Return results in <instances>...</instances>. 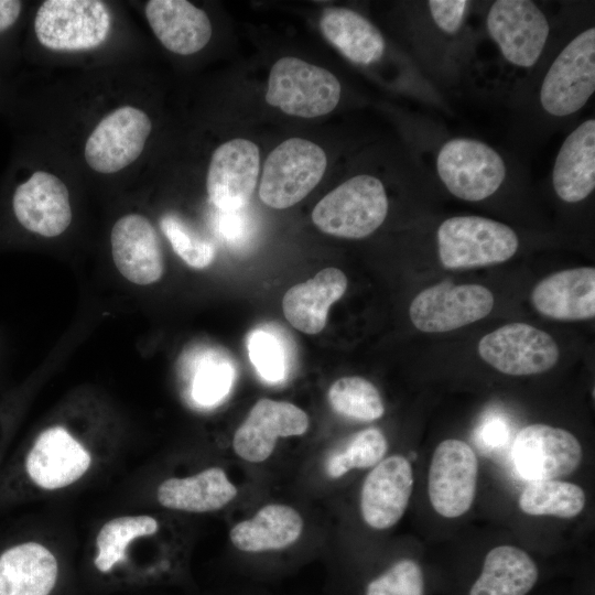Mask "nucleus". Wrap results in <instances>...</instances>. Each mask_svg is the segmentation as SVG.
I'll list each match as a JSON object with an SVG mask.
<instances>
[{"label":"nucleus","mask_w":595,"mask_h":595,"mask_svg":"<svg viewBox=\"0 0 595 595\" xmlns=\"http://www.w3.org/2000/svg\"><path fill=\"white\" fill-rule=\"evenodd\" d=\"M387 214L388 197L382 182L360 174L326 194L313 208L312 220L327 235L361 239L377 230Z\"/></svg>","instance_id":"f257e3e1"},{"label":"nucleus","mask_w":595,"mask_h":595,"mask_svg":"<svg viewBox=\"0 0 595 595\" xmlns=\"http://www.w3.org/2000/svg\"><path fill=\"white\" fill-rule=\"evenodd\" d=\"M439 258L447 269H472L509 260L518 250L517 234L482 216H454L437 229Z\"/></svg>","instance_id":"f03ea898"},{"label":"nucleus","mask_w":595,"mask_h":595,"mask_svg":"<svg viewBox=\"0 0 595 595\" xmlns=\"http://www.w3.org/2000/svg\"><path fill=\"white\" fill-rule=\"evenodd\" d=\"M340 94V84L329 71L285 56L271 67L266 101L288 115L315 118L333 111Z\"/></svg>","instance_id":"7ed1b4c3"},{"label":"nucleus","mask_w":595,"mask_h":595,"mask_svg":"<svg viewBox=\"0 0 595 595\" xmlns=\"http://www.w3.org/2000/svg\"><path fill=\"white\" fill-rule=\"evenodd\" d=\"M324 150L303 138H290L268 155L259 196L269 207L289 208L301 202L321 181L326 170Z\"/></svg>","instance_id":"20e7f679"},{"label":"nucleus","mask_w":595,"mask_h":595,"mask_svg":"<svg viewBox=\"0 0 595 595\" xmlns=\"http://www.w3.org/2000/svg\"><path fill=\"white\" fill-rule=\"evenodd\" d=\"M110 28V12L98 0H47L34 20L39 42L57 52L95 48L105 42Z\"/></svg>","instance_id":"39448f33"},{"label":"nucleus","mask_w":595,"mask_h":595,"mask_svg":"<svg viewBox=\"0 0 595 595\" xmlns=\"http://www.w3.org/2000/svg\"><path fill=\"white\" fill-rule=\"evenodd\" d=\"M595 90V29L578 33L549 67L540 89L543 110L566 117L580 110Z\"/></svg>","instance_id":"423d86ee"},{"label":"nucleus","mask_w":595,"mask_h":595,"mask_svg":"<svg viewBox=\"0 0 595 595\" xmlns=\"http://www.w3.org/2000/svg\"><path fill=\"white\" fill-rule=\"evenodd\" d=\"M436 171L451 194L468 202L491 196L506 176L500 154L490 145L472 138L446 141L437 153Z\"/></svg>","instance_id":"0eeeda50"},{"label":"nucleus","mask_w":595,"mask_h":595,"mask_svg":"<svg viewBox=\"0 0 595 595\" xmlns=\"http://www.w3.org/2000/svg\"><path fill=\"white\" fill-rule=\"evenodd\" d=\"M495 303L480 284L443 281L422 290L411 302L412 324L424 333H445L486 317Z\"/></svg>","instance_id":"6e6552de"},{"label":"nucleus","mask_w":595,"mask_h":595,"mask_svg":"<svg viewBox=\"0 0 595 595\" xmlns=\"http://www.w3.org/2000/svg\"><path fill=\"white\" fill-rule=\"evenodd\" d=\"M477 350L484 361L510 376L544 372L555 366L560 356L559 346L549 333L519 322L486 334Z\"/></svg>","instance_id":"1a4fd4ad"},{"label":"nucleus","mask_w":595,"mask_h":595,"mask_svg":"<svg viewBox=\"0 0 595 595\" xmlns=\"http://www.w3.org/2000/svg\"><path fill=\"white\" fill-rule=\"evenodd\" d=\"M91 456L65 428L43 430L25 451L20 475L42 490H56L79 480L89 469Z\"/></svg>","instance_id":"9d476101"},{"label":"nucleus","mask_w":595,"mask_h":595,"mask_svg":"<svg viewBox=\"0 0 595 595\" xmlns=\"http://www.w3.org/2000/svg\"><path fill=\"white\" fill-rule=\"evenodd\" d=\"M151 130V119L143 110L132 106L117 108L88 137L85 160L96 172H119L140 156Z\"/></svg>","instance_id":"9b49d317"},{"label":"nucleus","mask_w":595,"mask_h":595,"mask_svg":"<svg viewBox=\"0 0 595 595\" xmlns=\"http://www.w3.org/2000/svg\"><path fill=\"white\" fill-rule=\"evenodd\" d=\"M478 461L462 440L447 439L435 448L429 468V498L434 510L445 518L467 512L477 487Z\"/></svg>","instance_id":"f8f14e48"},{"label":"nucleus","mask_w":595,"mask_h":595,"mask_svg":"<svg viewBox=\"0 0 595 595\" xmlns=\"http://www.w3.org/2000/svg\"><path fill=\"white\" fill-rule=\"evenodd\" d=\"M511 455L520 476L537 482L573 473L581 464L583 451L578 440L569 431L537 423L517 433Z\"/></svg>","instance_id":"ddd939ff"},{"label":"nucleus","mask_w":595,"mask_h":595,"mask_svg":"<svg viewBox=\"0 0 595 595\" xmlns=\"http://www.w3.org/2000/svg\"><path fill=\"white\" fill-rule=\"evenodd\" d=\"M486 23L502 56L519 67L533 66L549 37V22L533 1L497 0Z\"/></svg>","instance_id":"4468645a"},{"label":"nucleus","mask_w":595,"mask_h":595,"mask_svg":"<svg viewBox=\"0 0 595 595\" xmlns=\"http://www.w3.org/2000/svg\"><path fill=\"white\" fill-rule=\"evenodd\" d=\"M260 152L256 143L236 138L220 144L210 158L206 188L219 210L247 206L258 182Z\"/></svg>","instance_id":"2eb2a0df"},{"label":"nucleus","mask_w":595,"mask_h":595,"mask_svg":"<svg viewBox=\"0 0 595 595\" xmlns=\"http://www.w3.org/2000/svg\"><path fill=\"white\" fill-rule=\"evenodd\" d=\"M309 425V415L298 405L262 398L236 430L232 448L244 461L261 463L273 453L278 437L302 435Z\"/></svg>","instance_id":"dca6fc26"},{"label":"nucleus","mask_w":595,"mask_h":595,"mask_svg":"<svg viewBox=\"0 0 595 595\" xmlns=\"http://www.w3.org/2000/svg\"><path fill=\"white\" fill-rule=\"evenodd\" d=\"M11 206L15 220L23 229L43 237L63 234L73 218L66 185L45 171L34 172L17 186Z\"/></svg>","instance_id":"f3484780"},{"label":"nucleus","mask_w":595,"mask_h":595,"mask_svg":"<svg viewBox=\"0 0 595 595\" xmlns=\"http://www.w3.org/2000/svg\"><path fill=\"white\" fill-rule=\"evenodd\" d=\"M412 488L413 472L407 457L392 455L381 459L361 487L360 511L364 521L376 530L394 526L408 507Z\"/></svg>","instance_id":"a211bd4d"},{"label":"nucleus","mask_w":595,"mask_h":595,"mask_svg":"<svg viewBox=\"0 0 595 595\" xmlns=\"http://www.w3.org/2000/svg\"><path fill=\"white\" fill-rule=\"evenodd\" d=\"M110 245L115 266L128 281L149 285L163 275L162 248L147 217L129 214L119 218L111 229Z\"/></svg>","instance_id":"6ab92c4d"},{"label":"nucleus","mask_w":595,"mask_h":595,"mask_svg":"<svg viewBox=\"0 0 595 595\" xmlns=\"http://www.w3.org/2000/svg\"><path fill=\"white\" fill-rule=\"evenodd\" d=\"M58 562L43 543L18 539L0 547V595H52Z\"/></svg>","instance_id":"aec40b11"},{"label":"nucleus","mask_w":595,"mask_h":595,"mask_svg":"<svg viewBox=\"0 0 595 595\" xmlns=\"http://www.w3.org/2000/svg\"><path fill=\"white\" fill-rule=\"evenodd\" d=\"M531 302L542 315L560 321L595 316V269L561 270L542 279L531 292Z\"/></svg>","instance_id":"412c9836"},{"label":"nucleus","mask_w":595,"mask_h":595,"mask_svg":"<svg viewBox=\"0 0 595 595\" xmlns=\"http://www.w3.org/2000/svg\"><path fill=\"white\" fill-rule=\"evenodd\" d=\"M144 12L155 36L175 54L197 53L212 37V24L205 11L186 0H150Z\"/></svg>","instance_id":"4be33fe9"},{"label":"nucleus","mask_w":595,"mask_h":595,"mask_svg":"<svg viewBox=\"0 0 595 595\" xmlns=\"http://www.w3.org/2000/svg\"><path fill=\"white\" fill-rule=\"evenodd\" d=\"M347 284L345 273L329 267L312 279L293 285L282 299L286 321L304 334H318L326 325L331 305L344 295Z\"/></svg>","instance_id":"5701e85b"},{"label":"nucleus","mask_w":595,"mask_h":595,"mask_svg":"<svg viewBox=\"0 0 595 595\" xmlns=\"http://www.w3.org/2000/svg\"><path fill=\"white\" fill-rule=\"evenodd\" d=\"M556 195L566 203L585 199L595 188V120L587 119L563 141L552 171Z\"/></svg>","instance_id":"b1692460"},{"label":"nucleus","mask_w":595,"mask_h":595,"mask_svg":"<svg viewBox=\"0 0 595 595\" xmlns=\"http://www.w3.org/2000/svg\"><path fill=\"white\" fill-rule=\"evenodd\" d=\"M237 493L225 470L215 466L192 476L163 480L156 489V499L169 509L203 513L221 509Z\"/></svg>","instance_id":"393cba45"},{"label":"nucleus","mask_w":595,"mask_h":595,"mask_svg":"<svg viewBox=\"0 0 595 595\" xmlns=\"http://www.w3.org/2000/svg\"><path fill=\"white\" fill-rule=\"evenodd\" d=\"M304 522L294 508L283 504H269L257 513L235 524L229 538L242 552L281 550L299 540Z\"/></svg>","instance_id":"a878e982"},{"label":"nucleus","mask_w":595,"mask_h":595,"mask_svg":"<svg viewBox=\"0 0 595 595\" xmlns=\"http://www.w3.org/2000/svg\"><path fill=\"white\" fill-rule=\"evenodd\" d=\"M320 28L325 39L355 64L369 65L381 58L386 43L365 17L347 8L323 11Z\"/></svg>","instance_id":"bb28decb"},{"label":"nucleus","mask_w":595,"mask_h":595,"mask_svg":"<svg viewBox=\"0 0 595 595\" xmlns=\"http://www.w3.org/2000/svg\"><path fill=\"white\" fill-rule=\"evenodd\" d=\"M538 580V567L531 556L512 545L490 550L469 595H526Z\"/></svg>","instance_id":"cd10ccee"},{"label":"nucleus","mask_w":595,"mask_h":595,"mask_svg":"<svg viewBox=\"0 0 595 595\" xmlns=\"http://www.w3.org/2000/svg\"><path fill=\"white\" fill-rule=\"evenodd\" d=\"M159 530L155 518L148 515L121 516L108 520L96 537L95 567L109 573L127 558V549L136 539L154 534Z\"/></svg>","instance_id":"c85d7f7f"},{"label":"nucleus","mask_w":595,"mask_h":595,"mask_svg":"<svg viewBox=\"0 0 595 595\" xmlns=\"http://www.w3.org/2000/svg\"><path fill=\"white\" fill-rule=\"evenodd\" d=\"M522 512L531 516L574 518L585 506L584 490L572 483L556 479L531 482L518 500Z\"/></svg>","instance_id":"c756f323"},{"label":"nucleus","mask_w":595,"mask_h":595,"mask_svg":"<svg viewBox=\"0 0 595 595\" xmlns=\"http://www.w3.org/2000/svg\"><path fill=\"white\" fill-rule=\"evenodd\" d=\"M327 398L335 412L350 419L374 421L385 413L378 389L359 376L342 377L334 381Z\"/></svg>","instance_id":"7c9ffc66"},{"label":"nucleus","mask_w":595,"mask_h":595,"mask_svg":"<svg viewBox=\"0 0 595 595\" xmlns=\"http://www.w3.org/2000/svg\"><path fill=\"white\" fill-rule=\"evenodd\" d=\"M388 448L383 433L370 428L356 433L346 447L333 454L326 464V472L332 478H339L355 468L376 466Z\"/></svg>","instance_id":"2f4dec72"},{"label":"nucleus","mask_w":595,"mask_h":595,"mask_svg":"<svg viewBox=\"0 0 595 595\" xmlns=\"http://www.w3.org/2000/svg\"><path fill=\"white\" fill-rule=\"evenodd\" d=\"M160 227L174 252L190 267L204 269L215 258V247L198 234L186 220L175 213H167L160 219Z\"/></svg>","instance_id":"473e14b6"},{"label":"nucleus","mask_w":595,"mask_h":595,"mask_svg":"<svg viewBox=\"0 0 595 595\" xmlns=\"http://www.w3.org/2000/svg\"><path fill=\"white\" fill-rule=\"evenodd\" d=\"M234 380L232 367L216 358H203L192 380V397L201 405L219 402L229 391Z\"/></svg>","instance_id":"72a5a7b5"},{"label":"nucleus","mask_w":595,"mask_h":595,"mask_svg":"<svg viewBox=\"0 0 595 595\" xmlns=\"http://www.w3.org/2000/svg\"><path fill=\"white\" fill-rule=\"evenodd\" d=\"M366 595H424L422 570L413 560H400L368 584Z\"/></svg>","instance_id":"f704fd0d"},{"label":"nucleus","mask_w":595,"mask_h":595,"mask_svg":"<svg viewBox=\"0 0 595 595\" xmlns=\"http://www.w3.org/2000/svg\"><path fill=\"white\" fill-rule=\"evenodd\" d=\"M248 351L251 363L263 379L277 382L284 377V354L273 335L256 331L248 339Z\"/></svg>","instance_id":"c9c22d12"},{"label":"nucleus","mask_w":595,"mask_h":595,"mask_svg":"<svg viewBox=\"0 0 595 595\" xmlns=\"http://www.w3.org/2000/svg\"><path fill=\"white\" fill-rule=\"evenodd\" d=\"M469 2L465 0H431L428 2L435 24L445 33H456L465 17Z\"/></svg>","instance_id":"e433bc0d"},{"label":"nucleus","mask_w":595,"mask_h":595,"mask_svg":"<svg viewBox=\"0 0 595 595\" xmlns=\"http://www.w3.org/2000/svg\"><path fill=\"white\" fill-rule=\"evenodd\" d=\"M22 3L17 0H0V32L12 26L18 20Z\"/></svg>","instance_id":"4c0bfd02"},{"label":"nucleus","mask_w":595,"mask_h":595,"mask_svg":"<svg viewBox=\"0 0 595 595\" xmlns=\"http://www.w3.org/2000/svg\"><path fill=\"white\" fill-rule=\"evenodd\" d=\"M8 410L3 408V410H0V442L6 436L7 432V422H8Z\"/></svg>","instance_id":"58836bf2"}]
</instances>
